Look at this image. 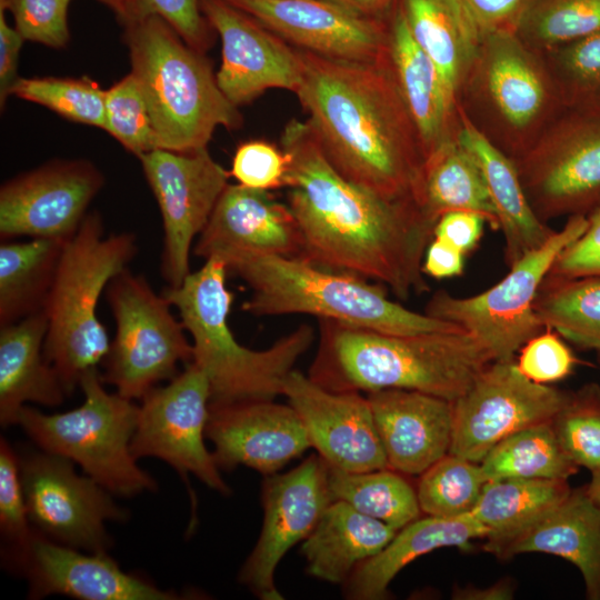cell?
<instances>
[{
	"instance_id": "1",
	"label": "cell",
	"mask_w": 600,
	"mask_h": 600,
	"mask_svg": "<svg viewBox=\"0 0 600 600\" xmlns=\"http://www.w3.org/2000/svg\"><path fill=\"white\" fill-rule=\"evenodd\" d=\"M280 147L290 159L288 206L304 259L386 284L399 299L429 289L422 262L434 227L412 199H389L343 177L312 127L291 119Z\"/></svg>"
},
{
	"instance_id": "2",
	"label": "cell",
	"mask_w": 600,
	"mask_h": 600,
	"mask_svg": "<svg viewBox=\"0 0 600 600\" xmlns=\"http://www.w3.org/2000/svg\"><path fill=\"white\" fill-rule=\"evenodd\" d=\"M298 50L294 94L332 166L386 198L414 200L424 154L388 57L359 62Z\"/></svg>"
},
{
	"instance_id": "3",
	"label": "cell",
	"mask_w": 600,
	"mask_h": 600,
	"mask_svg": "<svg viewBox=\"0 0 600 600\" xmlns=\"http://www.w3.org/2000/svg\"><path fill=\"white\" fill-rule=\"evenodd\" d=\"M491 361L467 331L394 334L319 319L308 377L333 392L404 389L454 401Z\"/></svg>"
},
{
	"instance_id": "4",
	"label": "cell",
	"mask_w": 600,
	"mask_h": 600,
	"mask_svg": "<svg viewBox=\"0 0 600 600\" xmlns=\"http://www.w3.org/2000/svg\"><path fill=\"white\" fill-rule=\"evenodd\" d=\"M178 288L161 293L177 308L192 338L193 360L207 376L211 406L274 400L296 362L314 341L308 323L298 326L269 348L252 350L239 343L229 326L233 293L227 288L228 269L212 257Z\"/></svg>"
},
{
	"instance_id": "5",
	"label": "cell",
	"mask_w": 600,
	"mask_h": 600,
	"mask_svg": "<svg viewBox=\"0 0 600 600\" xmlns=\"http://www.w3.org/2000/svg\"><path fill=\"white\" fill-rule=\"evenodd\" d=\"M220 259L251 289L241 309L256 317L309 314L394 334L464 331L390 300L380 283L301 258L234 252Z\"/></svg>"
},
{
	"instance_id": "6",
	"label": "cell",
	"mask_w": 600,
	"mask_h": 600,
	"mask_svg": "<svg viewBox=\"0 0 600 600\" xmlns=\"http://www.w3.org/2000/svg\"><path fill=\"white\" fill-rule=\"evenodd\" d=\"M124 26L131 73L148 106L158 148L190 152L207 148L218 127L239 129L238 107L220 90L210 60L160 16Z\"/></svg>"
},
{
	"instance_id": "7",
	"label": "cell",
	"mask_w": 600,
	"mask_h": 600,
	"mask_svg": "<svg viewBox=\"0 0 600 600\" xmlns=\"http://www.w3.org/2000/svg\"><path fill=\"white\" fill-rule=\"evenodd\" d=\"M138 252L130 232L104 236L98 212L86 216L66 241L44 312L48 330L43 344L47 361L70 396L82 377L102 364L111 341L97 314L109 282Z\"/></svg>"
},
{
	"instance_id": "8",
	"label": "cell",
	"mask_w": 600,
	"mask_h": 600,
	"mask_svg": "<svg viewBox=\"0 0 600 600\" xmlns=\"http://www.w3.org/2000/svg\"><path fill=\"white\" fill-rule=\"evenodd\" d=\"M457 103L470 123L513 161L566 109L543 53L514 31H483Z\"/></svg>"
},
{
	"instance_id": "9",
	"label": "cell",
	"mask_w": 600,
	"mask_h": 600,
	"mask_svg": "<svg viewBox=\"0 0 600 600\" xmlns=\"http://www.w3.org/2000/svg\"><path fill=\"white\" fill-rule=\"evenodd\" d=\"M103 383L99 370H90L80 381L84 399L79 407L48 414L23 406L17 426L39 449L70 459L113 496L157 491V481L138 466L130 449L139 406L108 392Z\"/></svg>"
},
{
	"instance_id": "10",
	"label": "cell",
	"mask_w": 600,
	"mask_h": 600,
	"mask_svg": "<svg viewBox=\"0 0 600 600\" xmlns=\"http://www.w3.org/2000/svg\"><path fill=\"white\" fill-rule=\"evenodd\" d=\"M106 298L116 334L102 362L101 379L120 396L141 400L160 382L177 377L179 363L192 362V343L181 320L171 313L169 301L129 268L109 282Z\"/></svg>"
},
{
	"instance_id": "11",
	"label": "cell",
	"mask_w": 600,
	"mask_h": 600,
	"mask_svg": "<svg viewBox=\"0 0 600 600\" xmlns=\"http://www.w3.org/2000/svg\"><path fill=\"white\" fill-rule=\"evenodd\" d=\"M587 224L586 216L569 217L562 229L509 267L494 286L471 297L439 290L429 299L424 313L461 327L493 360L514 359L521 347L544 329L533 308L538 291L557 257Z\"/></svg>"
},
{
	"instance_id": "12",
	"label": "cell",
	"mask_w": 600,
	"mask_h": 600,
	"mask_svg": "<svg viewBox=\"0 0 600 600\" xmlns=\"http://www.w3.org/2000/svg\"><path fill=\"white\" fill-rule=\"evenodd\" d=\"M514 163L540 220L587 217L600 208V114L564 109Z\"/></svg>"
},
{
	"instance_id": "13",
	"label": "cell",
	"mask_w": 600,
	"mask_h": 600,
	"mask_svg": "<svg viewBox=\"0 0 600 600\" xmlns=\"http://www.w3.org/2000/svg\"><path fill=\"white\" fill-rule=\"evenodd\" d=\"M19 453L28 517L34 531L78 550L108 553L112 546L106 523L124 522L128 510L74 462L39 449Z\"/></svg>"
},
{
	"instance_id": "14",
	"label": "cell",
	"mask_w": 600,
	"mask_h": 600,
	"mask_svg": "<svg viewBox=\"0 0 600 600\" xmlns=\"http://www.w3.org/2000/svg\"><path fill=\"white\" fill-rule=\"evenodd\" d=\"M210 400L204 372L193 362L186 364L177 377L152 388L140 400L130 449L137 460L158 458L184 482L192 474L210 489L229 496L231 489L204 442Z\"/></svg>"
},
{
	"instance_id": "15",
	"label": "cell",
	"mask_w": 600,
	"mask_h": 600,
	"mask_svg": "<svg viewBox=\"0 0 600 600\" xmlns=\"http://www.w3.org/2000/svg\"><path fill=\"white\" fill-rule=\"evenodd\" d=\"M569 391L528 379L514 359L493 360L454 401L450 453L480 463L501 440L551 422Z\"/></svg>"
},
{
	"instance_id": "16",
	"label": "cell",
	"mask_w": 600,
	"mask_h": 600,
	"mask_svg": "<svg viewBox=\"0 0 600 600\" xmlns=\"http://www.w3.org/2000/svg\"><path fill=\"white\" fill-rule=\"evenodd\" d=\"M163 227L161 273L180 287L190 271L193 240L206 227L230 177L208 148L190 152L156 149L139 157Z\"/></svg>"
},
{
	"instance_id": "17",
	"label": "cell",
	"mask_w": 600,
	"mask_h": 600,
	"mask_svg": "<svg viewBox=\"0 0 600 600\" xmlns=\"http://www.w3.org/2000/svg\"><path fill=\"white\" fill-rule=\"evenodd\" d=\"M332 501L329 464L319 454L288 472L266 476L262 527L239 582L262 600L283 599L274 582L277 567L290 548L309 537Z\"/></svg>"
},
{
	"instance_id": "18",
	"label": "cell",
	"mask_w": 600,
	"mask_h": 600,
	"mask_svg": "<svg viewBox=\"0 0 600 600\" xmlns=\"http://www.w3.org/2000/svg\"><path fill=\"white\" fill-rule=\"evenodd\" d=\"M103 183L101 171L83 159L50 161L6 181L0 189L1 241L69 240Z\"/></svg>"
},
{
	"instance_id": "19",
	"label": "cell",
	"mask_w": 600,
	"mask_h": 600,
	"mask_svg": "<svg viewBox=\"0 0 600 600\" xmlns=\"http://www.w3.org/2000/svg\"><path fill=\"white\" fill-rule=\"evenodd\" d=\"M200 7L221 39L216 78L231 103H249L269 89L297 92L302 79L297 48L226 0H200Z\"/></svg>"
},
{
	"instance_id": "20",
	"label": "cell",
	"mask_w": 600,
	"mask_h": 600,
	"mask_svg": "<svg viewBox=\"0 0 600 600\" xmlns=\"http://www.w3.org/2000/svg\"><path fill=\"white\" fill-rule=\"evenodd\" d=\"M294 48L359 62L388 57V18L360 14L331 0H226Z\"/></svg>"
},
{
	"instance_id": "21",
	"label": "cell",
	"mask_w": 600,
	"mask_h": 600,
	"mask_svg": "<svg viewBox=\"0 0 600 600\" xmlns=\"http://www.w3.org/2000/svg\"><path fill=\"white\" fill-rule=\"evenodd\" d=\"M282 396L302 420L311 447L329 466L349 472L388 468L369 400L361 392L329 391L292 370Z\"/></svg>"
},
{
	"instance_id": "22",
	"label": "cell",
	"mask_w": 600,
	"mask_h": 600,
	"mask_svg": "<svg viewBox=\"0 0 600 600\" xmlns=\"http://www.w3.org/2000/svg\"><path fill=\"white\" fill-rule=\"evenodd\" d=\"M29 584L30 599L66 596L80 600H177L146 578L123 571L109 553H91L54 542L34 531L12 568Z\"/></svg>"
},
{
	"instance_id": "23",
	"label": "cell",
	"mask_w": 600,
	"mask_h": 600,
	"mask_svg": "<svg viewBox=\"0 0 600 600\" xmlns=\"http://www.w3.org/2000/svg\"><path fill=\"white\" fill-rule=\"evenodd\" d=\"M206 438L220 470L246 466L264 476L311 448L297 411L274 400L210 404Z\"/></svg>"
},
{
	"instance_id": "24",
	"label": "cell",
	"mask_w": 600,
	"mask_h": 600,
	"mask_svg": "<svg viewBox=\"0 0 600 600\" xmlns=\"http://www.w3.org/2000/svg\"><path fill=\"white\" fill-rule=\"evenodd\" d=\"M234 252L302 258V234L288 203L278 201L268 190L229 183L193 253L207 260Z\"/></svg>"
},
{
	"instance_id": "25",
	"label": "cell",
	"mask_w": 600,
	"mask_h": 600,
	"mask_svg": "<svg viewBox=\"0 0 600 600\" xmlns=\"http://www.w3.org/2000/svg\"><path fill=\"white\" fill-rule=\"evenodd\" d=\"M388 468L420 476L449 453L452 401L404 389L367 393Z\"/></svg>"
},
{
	"instance_id": "26",
	"label": "cell",
	"mask_w": 600,
	"mask_h": 600,
	"mask_svg": "<svg viewBox=\"0 0 600 600\" xmlns=\"http://www.w3.org/2000/svg\"><path fill=\"white\" fill-rule=\"evenodd\" d=\"M388 29L389 64L426 159L441 144L458 139V103L433 62L411 36L398 1L388 16Z\"/></svg>"
},
{
	"instance_id": "27",
	"label": "cell",
	"mask_w": 600,
	"mask_h": 600,
	"mask_svg": "<svg viewBox=\"0 0 600 600\" xmlns=\"http://www.w3.org/2000/svg\"><path fill=\"white\" fill-rule=\"evenodd\" d=\"M529 552L548 553L571 562L581 572L586 597L600 600V507L586 488L572 489L561 503L493 554L509 559Z\"/></svg>"
},
{
	"instance_id": "28",
	"label": "cell",
	"mask_w": 600,
	"mask_h": 600,
	"mask_svg": "<svg viewBox=\"0 0 600 600\" xmlns=\"http://www.w3.org/2000/svg\"><path fill=\"white\" fill-rule=\"evenodd\" d=\"M48 330L44 311L0 327V424L17 426L28 402L58 407L68 396L43 344Z\"/></svg>"
},
{
	"instance_id": "29",
	"label": "cell",
	"mask_w": 600,
	"mask_h": 600,
	"mask_svg": "<svg viewBox=\"0 0 600 600\" xmlns=\"http://www.w3.org/2000/svg\"><path fill=\"white\" fill-rule=\"evenodd\" d=\"M488 529L471 513L452 517L426 516L397 531L393 539L376 556L359 563L342 584L350 600L388 598L394 577L417 558L446 547L466 549Z\"/></svg>"
},
{
	"instance_id": "30",
	"label": "cell",
	"mask_w": 600,
	"mask_h": 600,
	"mask_svg": "<svg viewBox=\"0 0 600 600\" xmlns=\"http://www.w3.org/2000/svg\"><path fill=\"white\" fill-rule=\"evenodd\" d=\"M459 109L458 141L479 164L504 239V262L511 267L541 247L554 232L533 211L514 161L491 144Z\"/></svg>"
},
{
	"instance_id": "31",
	"label": "cell",
	"mask_w": 600,
	"mask_h": 600,
	"mask_svg": "<svg viewBox=\"0 0 600 600\" xmlns=\"http://www.w3.org/2000/svg\"><path fill=\"white\" fill-rule=\"evenodd\" d=\"M408 29L457 101L483 30L460 0H397Z\"/></svg>"
},
{
	"instance_id": "32",
	"label": "cell",
	"mask_w": 600,
	"mask_h": 600,
	"mask_svg": "<svg viewBox=\"0 0 600 600\" xmlns=\"http://www.w3.org/2000/svg\"><path fill=\"white\" fill-rule=\"evenodd\" d=\"M396 533L384 522L333 500L301 546L307 572L343 584L359 563L378 554Z\"/></svg>"
},
{
	"instance_id": "33",
	"label": "cell",
	"mask_w": 600,
	"mask_h": 600,
	"mask_svg": "<svg viewBox=\"0 0 600 600\" xmlns=\"http://www.w3.org/2000/svg\"><path fill=\"white\" fill-rule=\"evenodd\" d=\"M414 200L433 227L442 214L466 210L481 214L491 229L499 230L482 171L458 139L424 159Z\"/></svg>"
},
{
	"instance_id": "34",
	"label": "cell",
	"mask_w": 600,
	"mask_h": 600,
	"mask_svg": "<svg viewBox=\"0 0 600 600\" xmlns=\"http://www.w3.org/2000/svg\"><path fill=\"white\" fill-rule=\"evenodd\" d=\"M571 490L562 479L487 481L470 512L488 529L486 551L493 553L561 503Z\"/></svg>"
},
{
	"instance_id": "35",
	"label": "cell",
	"mask_w": 600,
	"mask_h": 600,
	"mask_svg": "<svg viewBox=\"0 0 600 600\" xmlns=\"http://www.w3.org/2000/svg\"><path fill=\"white\" fill-rule=\"evenodd\" d=\"M66 240L0 244V327L44 311Z\"/></svg>"
},
{
	"instance_id": "36",
	"label": "cell",
	"mask_w": 600,
	"mask_h": 600,
	"mask_svg": "<svg viewBox=\"0 0 600 600\" xmlns=\"http://www.w3.org/2000/svg\"><path fill=\"white\" fill-rule=\"evenodd\" d=\"M533 308L544 328L593 351L600 366V278L547 276Z\"/></svg>"
},
{
	"instance_id": "37",
	"label": "cell",
	"mask_w": 600,
	"mask_h": 600,
	"mask_svg": "<svg viewBox=\"0 0 600 600\" xmlns=\"http://www.w3.org/2000/svg\"><path fill=\"white\" fill-rule=\"evenodd\" d=\"M487 479H562L579 471L561 447L551 422L519 430L497 443L480 461Z\"/></svg>"
},
{
	"instance_id": "38",
	"label": "cell",
	"mask_w": 600,
	"mask_h": 600,
	"mask_svg": "<svg viewBox=\"0 0 600 600\" xmlns=\"http://www.w3.org/2000/svg\"><path fill=\"white\" fill-rule=\"evenodd\" d=\"M329 487L333 500L343 501L397 531L422 513L416 488L403 473L390 468L349 472L329 466Z\"/></svg>"
},
{
	"instance_id": "39",
	"label": "cell",
	"mask_w": 600,
	"mask_h": 600,
	"mask_svg": "<svg viewBox=\"0 0 600 600\" xmlns=\"http://www.w3.org/2000/svg\"><path fill=\"white\" fill-rule=\"evenodd\" d=\"M600 30V0H528L516 34L547 53Z\"/></svg>"
},
{
	"instance_id": "40",
	"label": "cell",
	"mask_w": 600,
	"mask_h": 600,
	"mask_svg": "<svg viewBox=\"0 0 600 600\" xmlns=\"http://www.w3.org/2000/svg\"><path fill=\"white\" fill-rule=\"evenodd\" d=\"M486 482L480 463L449 452L420 474L416 490L421 512L442 518L468 514Z\"/></svg>"
},
{
	"instance_id": "41",
	"label": "cell",
	"mask_w": 600,
	"mask_h": 600,
	"mask_svg": "<svg viewBox=\"0 0 600 600\" xmlns=\"http://www.w3.org/2000/svg\"><path fill=\"white\" fill-rule=\"evenodd\" d=\"M543 54L564 108L600 114V30Z\"/></svg>"
},
{
	"instance_id": "42",
	"label": "cell",
	"mask_w": 600,
	"mask_h": 600,
	"mask_svg": "<svg viewBox=\"0 0 600 600\" xmlns=\"http://www.w3.org/2000/svg\"><path fill=\"white\" fill-rule=\"evenodd\" d=\"M104 91L82 78H19L10 96L41 104L59 116L104 130Z\"/></svg>"
},
{
	"instance_id": "43",
	"label": "cell",
	"mask_w": 600,
	"mask_h": 600,
	"mask_svg": "<svg viewBox=\"0 0 600 600\" xmlns=\"http://www.w3.org/2000/svg\"><path fill=\"white\" fill-rule=\"evenodd\" d=\"M552 426L569 458L590 472L600 469V386L586 383L569 391Z\"/></svg>"
},
{
	"instance_id": "44",
	"label": "cell",
	"mask_w": 600,
	"mask_h": 600,
	"mask_svg": "<svg viewBox=\"0 0 600 600\" xmlns=\"http://www.w3.org/2000/svg\"><path fill=\"white\" fill-rule=\"evenodd\" d=\"M104 131L138 158L159 149L147 102L131 72L104 91Z\"/></svg>"
},
{
	"instance_id": "45",
	"label": "cell",
	"mask_w": 600,
	"mask_h": 600,
	"mask_svg": "<svg viewBox=\"0 0 600 600\" xmlns=\"http://www.w3.org/2000/svg\"><path fill=\"white\" fill-rule=\"evenodd\" d=\"M0 532L4 542L2 561L11 570L27 552L34 530L28 517L19 453L3 437L0 439Z\"/></svg>"
},
{
	"instance_id": "46",
	"label": "cell",
	"mask_w": 600,
	"mask_h": 600,
	"mask_svg": "<svg viewBox=\"0 0 600 600\" xmlns=\"http://www.w3.org/2000/svg\"><path fill=\"white\" fill-rule=\"evenodd\" d=\"M71 0H0L9 10L24 41L60 49L70 39L68 9Z\"/></svg>"
},
{
	"instance_id": "47",
	"label": "cell",
	"mask_w": 600,
	"mask_h": 600,
	"mask_svg": "<svg viewBox=\"0 0 600 600\" xmlns=\"http://www.w3.org/2000/svg\"><path fill=\"white\" fill-rule=\"evenodd\" d=\"M290 159L286 151L266 140H249L238 146L229 171L239 184L259 190L286 187Z\"/></svg>"
},
{
	"instance_id": "48",
	"label": "cell",
	"mask_w": 600,
	"mask_h": 600,
	"mask_svg": "<svg viewBox=\"0 0 600 600\" xmlns=\"http://www.w3.org/2000/svg\"><path fill=\"white\" fill-rule=\"evenodd\" d=\"M519 352V370L541 384L566 379L580 362L562 337L550 328L529 339Z\"/></svg>"
},
{
	"instance_id": "49",
	"label": "cell",
	"mask_w": 600,
	"mask_h": 600,
	"mask_svg": "<svg viewBox=\"0 0 600 600\" xmlns=\"http://www.w3.org/2000/svg\"><path fill=\"white\" fill-rule=\"evenodd\" d=\"M130 3L131 19L143 14H158L191 48L204 53L211 47L214 30L201 11L200 0H130Z\"/></svg>"
},
{
	"instance_id": "50",
	"label": "cell",
	"mask_w": 600,
	"mask_h": 600,
	"mask_svg": "<svg viewBox=\"0 0 600 600\" xmlns=\"http://www.w3.org/2000/svg\"><path fill=\"white\" fill-rule=\"evenodd\" d=\"M584 231L564 248L548 276L556 278H600V208L587 216Z\"/></svg>"
},
{
	"instance_id": "51",
	"label": "cell",
	"mask_w": 600,
	"mask_h": 600,
	"mask_svg": "<svg viewBox=\"0 0 600 600\" xmlns=\"http://www.w3.org/2000/svg\"><path fill=\"white\" fill-rule=\"evenodd\" d=\"M486 222L481 214L472 211H449L436 222L433 238L449 243L466 256L477 248Z\"/></svg>"
},
{
	"instance_id": "52",
	"label": "cell",
	"mask_w": 600,
	"mask_h": 600,
	"mask_svg": "<svg viewBox=\"0 0 600 600\" xmlns=\"http://www.w3.org/2000/svg\"><path fill=\"white\" fill-rule=\"evenodd\" d=\"M483 31H514L528 0H460Z\"/></svg>"
},
{
	"instance_id": "53",
	"label": "cell",
	"mask_w": 600,
	"mask_h": 600,
	"mask_svg": "<svg viewBox=\"0 0 600 600\" xmlns=\"http://www.w3.org/2000/svg\"><path fill=\"white\" fill-rule=\"evenodd\" d=\"M4 11L0 8V102L3 106L18 76L19 52L24 42L16 28L8 24Z\"/></svg>"
},
{
	"instance_id": "54",
	"label": "cell",
	"mask_w": 600,
	"mask_h": 600,
	"mask_svg": "<svg viewBox=\"0 0 600 600\" xmlns=\"http://www.w3.org/2000/svg\"><path fill=\"white\" fill-rule=\"evenodd\" d=\"M464 254L449 243L432 238L426 249L422 271L434 279H446L462 274Z\"/></svg>"
},
{
	"instance_id": "55",
	"label": "cell",
	"mask_w": 600,
	"mask_h": 600,
	"mask_svg": "<svg viewBox=\"0 0 600 600\" xmlns=\"http://www.w3.org/2000/svg\"><path fill=\"white\" fill-rule=\"evenodd\" d=\"M514 597V587L509 580H500L488 587L466 586L454 588L456 600H510Z\"/></svg>"
},
{
	"instance_id": "56",
	"label": "cell",
	"mask_w": 600,
	"mask_h": 600,
	"mask_svg": "<svg viewBox=\"0 0 600 600\" xmlns=\"http://www.w3.org/2000/svg\"><path fill=\"white\" fill-rule=\"evenodd\" d=\"M360 14L387 19L397 0H331Z\"/></svg>"
},
{
	"instance_id": "57",
	"label": "cell",
	"mask_w": 600,
	"mask_h": 600,
	"mask_svg": "<svg viewBox=\"0 0 600 600\" xmlns=\"http://www.w3.org/2000/svg\"><path fill=\"white\" fill-rule=\"evenodd\" d=\"M111 9L118 20L124 24L132 18V8L130 0H97Z\"/></svg>"
},
{
	"instance_id": "58",
	"label": "cell",
	"mask_w": 600,
	"mask_h": 600,
	"mask_svg": "<svg viewBox=\"0 0 600 600\" xmlns=\"http://www.w3.org/2000/svg\"><path fill=\"white\" fill-rule=\"evenodd\" d=\"M584 488L589 497L600 507V469L591 472L590 482Z\"/></svg>"
}]
</instances>
